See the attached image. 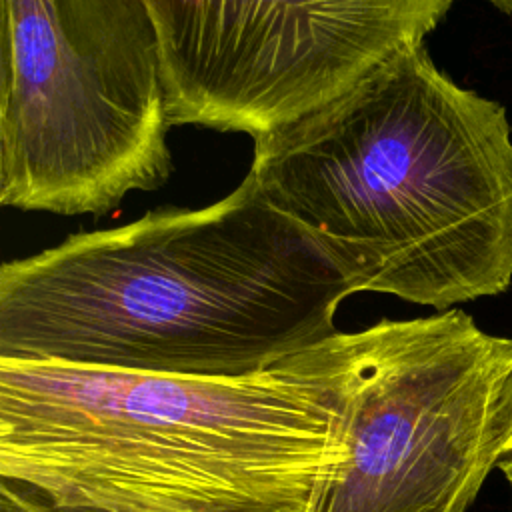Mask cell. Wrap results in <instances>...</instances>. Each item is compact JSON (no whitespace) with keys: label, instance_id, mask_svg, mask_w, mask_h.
Wrapping results in <instances>:
<instances>
[{"label":"cell","instance_id":"6da1fadb","mask_svg":"<svg viewBox=\"0 0 512 512\" xmlns=\"http://www.w3.org/2000/svg\"><path fill=\"white\" fill-rule=\"evenodd\" d=\"M348 378L350 332L246 376L0 360V480L56 512H308Z\"/></svg>","mask_w":512,"mask_h":512},{"label":"cell","instance_id":"7a4b0ae2","mask_svg":"<svg viewBox=\"0 0 512 512\" xmlns=\"http://www.w3.org/2000/svg\"><path fill=\"white\" fill-rule=\"evenodd\" d=\"M352 290L246 174L198 210H154L0 268V360L246 376L334 336Z\"/></svg>","mask_w":512,"mask_h":512},{"label":"cell","instance_id":"3957f363","mask_svg":"<svg viewBox=\"0 0 512 512\" xmlns=\"http://www.w3.org/2000/svg\"><path fill=\"white\" fill-rule=\"evenodd\" d=\"M248 174L352 294L446 310L512 284L506 108L454 84L424 44L256 138Z\"/></svg>","mask_w":512,"mask_h":512},{"label":"cell","instance_id":"277c9868","mask_svg":"<svg viewBox=\"0 0 512 512\" xmlns=\"http://www.w3.org/2000/svg\"><path fill=\"white\" fill-rule=\"evenodd\" d=\"M0 202L106 214L172 172L146 0H2Z\"/></svg>","mask_w":512,"mask_h":512},{"label":"cell","instance_id":"5b68a950","mask_svg":"<svg viewBox=\"0 0 512 512\" xmlns=\"http://www.w3.org/2000/svg\"><path fill=\"white\" fill-rule=\"evenodd\" d=\"M512 338L462 310L350 332L346 456L308 512H466L488 472L486 428Z\"/></svg>","mask_w":512,"mask_h":512},{"label":"cell","instance_id":"8992f818","mask_svg":"<svg viewBox=\"0 0 512 512\" xmlns=\"http://www.w3.org/2000/svg\"><path fill=\"white\" fill-rule=\"evenodd\" d=\"M454 0H146L170 124L252 140L424 44Z\"/></svg>","mask_w":512,"mask_h":512},{"label":"cell","instance_id":"52a82bcc","mask_svg":"<svg viewBox=\"0 0 512 512\" xmlns=\"http://www.w3.org/2000/svg\"><path fill=\"white\" fill-rule=\"evenodd\" d=\"M508 452H512V362L500 378L490 404L486 428V460L490 468Z\"/></svg>","mask_w":512,"mask_h":512},{"label":"cell","instance_id":"ba28073f","mask_svg":"<svg viewBox=\"0 0 512 512\" xmlns=\"http://www.w3.org/2000/svg\"><path fill=\"white\" fill-rule=\"evenodd\" d=\"M0 512H54L44 500L26 488L0 480Z\"/></svg>","mask_w":512,"mask_h":512},{"label":"cell","instance_id":"9c48e42d","mask_svg":"<svg viewBox=\"0 0 512 512\" xmlns=\"http://www.w3.org/2000/svg\"><path fill=\"white\" fill-rule=\"evenodd\" d=\"M496 468L504 474V478L508 480V484H510V488H512V452H508L506 456H502L500 462L496 464Z\"/></svg>","mask_w":512,"mask_h":512},{"label":"cell","instance_id":"30bf717a","mask_svg":"<svg viewBox=\"0 0 512 512\" xmlns=\"http://www.w3.org/2000/svg\"><path fill=\"white\" fill-rule=\"evenodd\" d=\"M492 6H496L498 10L506 12V14H512V0H488Z\"/></svg>","mask_w":512,"mask_h":512}]
</instances>
